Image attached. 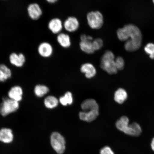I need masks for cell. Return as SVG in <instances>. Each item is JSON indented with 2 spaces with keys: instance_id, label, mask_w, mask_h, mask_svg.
I'll return each mask as SVG.
<instances>
[{
  "instance_id": "cell-5",
  "label": "cell",
  "mask_w": 154,
  "mask_h": 154,
  "mask_svg": "<svg viewBox=\"0 0 154 154\" xmlns=\"http://www.w3.org/2000/svg\"><path fill=\"white\" fill-rule=\"evenodd\" d=\"M19 102L9 99L4 98L3 102L0 105V113L3 116L15 112L19 109Z\"/></svg>"
},
{
  "instance_id": "cell-1",
  "label": "cell",
  "mask_w": 154,
  "mask_h": 154,
  "mask_svg": "<svg viewBox=\"0 0 154 154\" xmlns=\"http://www.w3.org/2000/svg\"><path fill=\"white\" fill-rule=\"evenodd\" d=\"M117 35L121 41H126L125 44V49L128 51H134L141 47L142 35L137 27L134 25H126L124 27L117 31Z\"/></svg>"
},
{
  "instance_id": "cell-22",
  "label": "cell",
  "mask_w": 154,
  "mask_h": 154,
  "mask_svg": "<svg viewBox=\"0 0 154 154\" xmlns=\"http://www.w3.org/2000/svg\"><path fill=\"white\" fill-rule=\"evenodd\" d=\"M59 101L55 96H49L45 98L44 101V104L48 109H53L58 105Z\"/></svg>"
},
{
  "instance_id": "cell-20",
  "label": "cell",
  "mask_w": 154,
  "mask_h": 154,
  "mask_svg": "<svg viewBox=\"0 0 154 154\" xmlns=\"http://www.w3.org/2000/svg\"><path fill=\"white\" fill-rule=\"evenodd\" d=\"M128 98V94L123 88H119L116 91L114 94V100L116 103L122 104L126 101Z\"/></svg>"
},
{
  "instance_id": "cell-8",
  "label": "cell",
  "mask_w": 154,
  "mask_h": 154,
  "mask_svg": "<svg viewBox=\"0 0 154 154\" xmlns=\"http://www.w3.org/2000/svg\"><path fill=\"white\" fill-rule=\"evenodd\" d=\"M38 51L41 57L47 58L51 57L53 52V48L51 44L48 42H43L39 44Z\"/></svg>"
},
{
  "instance_id": "cell-16",
  "label": "cell",
  "mask_w": 154,
  "mask_h": 154,
  "mask_svg": "<svg viewBox=\"0 0 154 154\" xmlns=\"http://www.w3.org/2000/svg\"><path fill=\"white\" fill-rule=\"evenodd\" d=\"M142 132V128L140 125L136 122L129 124L124 132L128 135L132 136H139Z\"/></svg>"
},
{
  "instance_id": "cell-30",
  "label": "cell",
  "mask_w": 154,
  "mask_h": 154,
  "mask_svg": "<svg viewBox=\"0 0 154 154\" xmlns=\"http://www.w3.org/2000/svg\"><path fill=\"white\" fill-rule=\"evenodd\" d=\"M151 148L152 150L154 151V137L152 140L151 144Z\"/></svg>"
},
{
  "instance_id": "cell-13",
  "label": "cell",
  "mask_w": 154,
  "mask_h": 154,
  "mask_svg": "<svg viewBox=\"0 0 154 154\" xmlns=\"http://www.w3.org/2000/svg\"><path fill=\"white\" fill-rule=\"evenodd\" d=\"M80 70L85 75L86 78L88 79L93 78L96 74L95 67L90 63H85L82 65L81 67Z\"/></svg>"
},
{
  "instance_id": "cell-9",
  "label": "cell",
  "mask_w": 154,
  "mask_h": 154,
  "mask_svg": "<svg viewBox=\"0 0 154 154\" xmlns=\"http://www.w3.org/2000/svg\"><path fill=\"white\" fill-rule=\"evenodd\" d=\"M49 30L54 34H59L62 30L63 24L60 19L57 18L51 19L48 23Z\"/></svg>"
},
{
  "instance_id": "cell-23",
  "label": "cell",
  "mask_w": 154,
  "mask_h": 154,
  "mask_svg": "<svg viewBox=\"0 0 154 154\" xmlns=\"http://www.w3.org/2000/svg\"><path fill=\"white\" fill-rule=\"evenodd\" d=\"M34 91L36 96L41 97L48 93L49 88L45 85H38L35 87Z\"/></svg>"
},
{
  "instance_id": "cell-24",
  "label": "cell",
  "mask_w": 154,
  "mask_h": 154,
  "mask_svg": "<svg viewBox=\"0 0 154 154\" xmlns=\"http://www.w3.org/2000/svg\"><path fill=\"white\" fill-rule=\"evenodd\" d=\"M59 101L63 106L72 105L73 102L72 93L70 92H66L64 96L60 98Z\"/></svg>"
},
{
  "instance_id": "cell-3",
  "label": "cell",
  "mask_w": 154,
  "mask_h": 154,
  "mask_svg": "<svg viewBox=\"0 0 154 154\" xmlns=\"http://www.w3.org/2000/svg\"><path fill=\"white\" fill-rule=\"evenodd\" d=\"M50 142L53 149L58 154H63L66 149V140L59 132H54L50 137Z\"/></svg>"
},
{
  "instance_id": "cell-31",
  "label": "cell",
  "mask_w": 154,
  "mask_h": 154,
  "mask_svg": "<svg viewBox=\"0 0 154 154\" xmlns=\"http://www.w3.org/2000/svg\"><path fill=\"white\" fill-rule=\"evenodd\" d=\"M46 1H47L48 3L54 4L56 3L58 0H46Z\"/></svg>"
},
{
  "instance_id": "cell-26",
  "label": "cell",
  "mask_w": 154,
  "mask_h": 154,
  "mask_svg": "<svg viewBox=\"0 0 154 154\" xmlns=\"http://www.w3.org/2000/svg\"><path fill=\"white\" fill-rule=\"evenodd\" d=\"M146 52L149 55V57L152 59H154V44L149 43L144 48Z\"/></svg>"
},
{
  "instance_id": "cell-4",
  "label": "cell",
  "mask_w": 154,
  "mask_h": 154,
  "mask_svg": "<svg viewBox=\"0 0 154 154\" xmlns=\"http://www.w3.org/2000/svg\"><path fill=\"white\" fill-rule=\"evenodd\" d=\"M86 19L88 26L93 29H99L103 26V17L100 11H90L87 14Z\"/></svg>"
},
{
  "instance_id": "cell-18",
  "label": "cell",
  "mask_w": 154,
  "mask_h": 154,
  "mask_svg": "<svg viewBox=\"0 0 154 154\" xmlns=\"http://www.w3.org/2000/svg\"><path fill=\"white\" fill-rule=\"evenodd\" d=\"M92 42L88 40L81 41L79 44L80 49L86 54H93L95 51L92 46Z\"/></svg>"
},
{
  "instance_id": "cell-15",
  "label": "cell",
  "mask_w": 154,
  "mask_h": 154,
  "mask_svg": "<svg viewBox=\"0 0 154 154\" xmlns=\"http://www.w3.org/2000/svg\"><path fill=\"white\" fill-rule=\"evenodd\" d=\"M14 136L12 130L8 128H3L0 130V141L5 143L12 142Z\"/></svg>"
},
{
  "instance_id": "cell-7",
  "label": "cell",
  "mask_w": 154,
  "mask_h": 154,
  "mask_svg": "<svg viewBox=\"0 0 154 154\" xmlns=\"http://www.w3.org/2000/svg\"><path fill=\"white\" fill-rule=\"evenodd\" d=\"M27 12L29 16L33 20H37L43 14L41 7L36 3L30 4L27 8Z\"/></svg>"
},
{
  "instance_id": "cell-27",
  "label": "cell",
  "mask_w": 154,
  "mask_h": 154,
  "mask_svg": "<svg viewBox=\"0 0 154 154\" xmlns=\"http://www.w3.org/2000/svg\"><path fill=\"white\" fill-rule=\"evenodd\" d=\"M115 63L117 70H122L124 69L125 62L124 59L122 57H119L115 59Z\"/></svg>"
},
{
  "instance_id": "cell-12",
  "label": "cell",
  "mask_w": 154,
  "mask_h": 154,
  "mask_svg": "<svg viewBox=\"0 0 154 154\" xmlns=\"http://www.w3.org/2000/svg\"><path fill=\"white\" fill-rule=\"evenodd\" d=\"M23 95L22 88L18 86H14L11 88L8 93L9 99L18 102L22 100Z\"/></svg>"
},
{
  "instance_id": "cell-2",
  "label": "cell",
  "mask_w": 154,
  "mask_h": 154,
  "mask_svg": "<svg viewBox=\"0 0 154 154\" xmlns=\"http://www.w3.org/2000/svg\"><path fill=\"white\" fill-rule=\"evenodd\" d=\"M100 67L102 69L109 74H115L117 72L114 54L111 51L105 52L102 57Z\"/></svg>"
},
{
  "instance_id": "cell-19",
  "label": "cell",
  "mask_w": 154,
  "mask_h": 154,
  "mask_svg": "<svg viewBox=\"0 0 154 154\" xmlns=\"http://www.w3.org/2000/svg\"><path fill=\"white\" fill-rule=\"evenodd\" d=\"M11 71L4 64H0V82H5L11 78Z\"/></svg>"
},
{
  "instance_id": "cell-10",
  "label": "cell",
  "mask_w": 154,
  "mask_h": 154,
  "mask_svg": "<svg viewBox=\"0 0 154 154\" xmlns=\"http://www.w3.org/2000/svg\"><path fill=\"white\" fill-rule=\"evenodd\" d=\"M10 62L11 64L17 67H22L26 61V57L22 53H11L9 56Z\"/></svg>"
},
{
  "instance_id": "cell-11",
  "label": "cell",
  "mask_w": 154,
  "mask_h": 154,
  "mask_svg": "<svg viewBox=\"0 0 154 154\" xmlns=\"http://www.w3.org/2000/svg\"><path fill=\"white\" fill-rule=\"evenodd\" d=\"M81 108L83 111L89 112L93 111H99V105L95 100L88 99L82 102Z\"/></svg>"
},
{
  "instance_id": "cell-28",
  "label": "cell",
  "mask_w": 154,
  "mask_h": 154,
  "mask_svg": "<svg viewBox=\"0 0 154 154\" xmlns=\"http://www.w3.org/2000/svg\"><path fill=\"white\" fill-rule=\"evenodd\" d=\"M100 154H115L114 152L109 146H105L100 150Z\"/></svg>"
},
{
  "instance_id": "cell-29",
  "label": "cell",
  "mask_w": 154,
  "mask_h": 154,
  "mask_svg": "<svg viewBox=\"0 0 154 154\" xmlns=\"http://www.w3.org/2000/svg\"><path fill=\"white\" fill-rule=\"evenodd\" d=\"M80 39L81 41L88 40L92 41L94 40L93 37H92V36L90 35H87L85 34H82L80 36Z\"/></svg>"
},
{
  "instance_id": "cell-17",
  "label": "cell",
  "mask_w": 154,
  "mask_h": 154,
  "mask_svg": "<svg viewBox=\"0 0 154 154\" xmlns=\"http://www.w3.org/2000/svg\"><path fill=\"white\" fill-rule=\"evenodd\" d=\"M57 40L59 45L65 49L70 47L72 44L70 36L67 34L60 33L57 36Z\"/></svg>"
},
{
  "instance_id": "cell-32",
  "label": "cell",
  "mask_w": 154,
  "mask_h": 154,
  "mask_svg": "<svg viewBox=\"0 0 154 154\" xmlns=\"http://www.w3.org/2000/svg\"><path fill=\"white\" fill-rule=\"evenodd\" d=\"M153 2L154 3V0H153Z\"/></svg>"
},
{
  "instance_id": "cell-25",
  "label": "cell",
  "mask_w": 154,
  "mask_h": 154,
  "mask_svg": "<svg viewBox=\"0 0 154 154\" xmlns=\"http://www.w3.org/2000/svg\"><path fill=\"white\" fill-rule=\"evenodd\" d=\"M92 44L94 49L95 51L101 49L103 45V42L101 38H97L93 40L92 42Z\"/></svg>"
},
{
  "instance_id": "cell-21",
  "label": "cell",
  "mask_w": 154,
  "mask_h": 154,
  "mask_svg": "<svg viewBox=\"0 0 154 154\" xmlns=\"http://www.w3.org/2000/svg\"><path fill=\"white\" fill-rule=\"evenodd\" d=\"M129 125V120L126 116H124L117 121L116 123V126L117 129L123 132H125Z\"/></svg>"
},
{
  "instance_id": "cell-14",
  "label": "cell",
  "mask_w": 154,
  "mask_h": 154,
  "mask_svg": "<svg viewBox=\"0 0 154 154\" xmlns=\"http://www.w3.org/2000/svg\"><path fill=\"white\" fill-rule=\"evenodd\" d=\"M99 111L80 112L79 113V117L81 120L88 122H91L97 118L99 115Z\"/></svg>"
},
{
  "instance_id": "cell-6",
  "label": "cell",
  "mask_w": 154,
  "mask_h": 154,
  "mask_svg": "<svg viewBox=\"0 0 154 154\" xmlns=\"http://www.w3.org/2000/svg\"><path fill=\"white\" fill-rule=\"evenodd\" d=\"M79 22L78 19L73 16L68 17L63 23V27L65 30L70 32L76 31L79 27Z\"/></svg>"
}]
</instances>
